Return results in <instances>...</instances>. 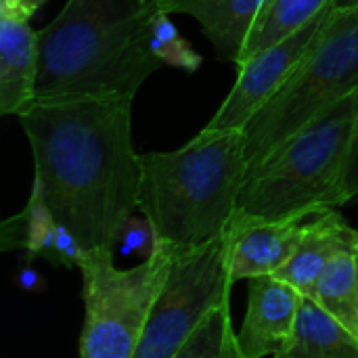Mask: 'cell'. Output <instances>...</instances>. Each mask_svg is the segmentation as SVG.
<instances>
[{"label":"cell","instance_id":"3957f363","mask_svg":"<svg viewBox=\"0 0 358 358\" xmlns=\"http://www.w3.org/2000/svg\"><path fill=\"white\" fill-rule=\"evenodd\" d=\"M243 130L203 128L174 151L141 153L138 212L159 243L187 250L222 237L248 176Z\"/></svg>","mask_w":358,"mask_h":358},{"label":"cell","instance_id":"7a4b0ae2","mask_svg":"<svg viewBox=\"0 0 358 358\" xmlns=\"http://www.w3.org/2000/svg\"><path fill=\"white\" fill-rule=\"evenodd\" d=\"M162 0H67L40 29L36 101L130 99L162 67L149 40Z\"/></svg>","mask_w":358,"mask_h":358},{"label":"cell","instance_id":"44dd1931","mask_svg":"<svg viewBox=\"0 0 358 358\" xmlns=\"http://www.w3.org/2000/svg\"><path fill=\"white\" fill-rule=\"evenodd\" d=\"M86 258V250L80 243V239L73 235L71 229H67L65 224L59 222L57 233H55V241L46 254V260H50L57 266H65V268H80L82 260Z\"/></svg>","mask_w":358,"mask_h":358},{"label":"cell","instance_id":"277c9868","mask_svg":"<svg viewBox=\"0 0 358 358\" xmlns=\"http://www.w3.org/2000/svg\"><path fill=\"white\" fill-rule=\"evenodd\" d=\"M357 111L355 90L262 162L250 166L237 214L264 220H308L348 203L344 174Z\"/></svg>","mask_w":358,"mask_h":358},{"label":"cell","instance_id":"ffe728a7","mask_svg":"<svg viewBox=\"0 0 358 358\" xmlns=\"http://www.w3.org/2000/svg\"><path fill=\"white\" fill-rule=\"evenodd\" d=\"M159 248L157 233L153 224L141 214V216H130L115 239V254L120 256H136L141 260L149 258L155 250Z\"/></svg>","mask_w":358,"mask_h":358},{"label":"cell","instance_id":"8992f818","mask_svg":"<svg viewBox=\"0 0 358 358\" xmlns=\"http://www.w3.org/2000/svg\"><path fill=\"white\" fill-rule=\"evenodd\" d=\"M170 262L172 248L164 243L132 268H117L113 252H86L78 268L84 300L80 358H134Z\"/></svg>","mask_w":358,"mask_h":358},{"label":"cell","instance_id":"30bf717a","mask_svg":"<svg viewBox=\"0 0 358 358\" xmlns=\"http://www.w3.org/2000/svg\"><path fill=\"white\" fill-rule=\"evenodd\" d=\"M302 294L275 275L250 281L248 310L237 342L245 358L279 355L294 334Z\"/></svg>","mask_w":358,"mask_h":358},{"label":"cell","instance_id":"603a6c76","mask_svg":"<svg viewBox=\"0 0 358 358\" xmlns=\"http://www.w3.org/2000/svg\"><path fill=\"white\" fill-rule=\"evenodd\" d=\"M17 285H19L23 292H27V294H36V292H40V289L44 287V281H42V275H40L36 268L23 266V268L19 271V275H17Z\"/></svg>","mask_w":358,"mask_h":358},{"label":"cell","instance_id":"2e32d148","mask_svg":"<svg viewBox=\"0 0 358 358\" xmlns=\"http://www.w3.org/2000/svg\"><path fill=\"white\" fill-rule=\"evenodd\" d=\"M331 6H336V0H268L248 38V44L243 48L239 63L294 36L296 31L313 23Z\"/></svg>","mask_w":358,"mask_h":358},{"label":"cell","instance_id":"5b68a950","mask_svg":"<svg viewBox=\"0 0 358 358\" xmlns=\"http://www.w3.org/2000/svg\"><path fill=\"white\" fill-rule=\"evenodd\" d=\"M355 90H358V4L334 6L296 73L245 126L250 166L262 162Z\"/></svg>","mask_w":358,"mask_h":358},{"label":"cell","instance_id":"e0dca14e","mask_svg":"<svg viewBox=\"0 0 358 358\" xmlns=\"http://www.w3.org/2000/svg\"><path fill=\"white\" fill-rule=\"evenodd\" d=\"M57 218L52 216L48 203L44 201L42 189L38 182H31V193L25 208L6 218L0 227V248L2 250H17L23 248L29 258L42 256L46 258L55 233H57Z\"/></svg>","mask_w":358,"mask_h":358},{"label":"cell","instance_id":"7c38bea8","mask_svg":"<svg viewBox=\"0 0 358 358\" xmlns=\"http://www.w3.org/2000/svg\"><path fill=\"white\" fill-rule=\"evenodd\" d=\"M266 0H162L168 15L193 17L222 61L239 63Z\"/></svg>","mask_w":358,"mask_h":358},{"label":"cell","instance_id":"9a60e30c","mask_svg":"<svg viewBox=\"0 0 358 358\" xmlns=\"http://www.w3.org/2000/svg\"><path fill=\"white\" fill-rule=\"evenodd\" d=\"M313 300L358 336V231L350 229L325 266Z\"/></svg>","mask_w":358,"mask_h":358},{"label":"cell","instance_id":"d4e9b609","mask_svg":"<svg viewBox=\"0 0 358 358\" xmlns=\"http://www.w3.org/2000/svg\"><path fill=\"white\" fill-rule=\"evenodd\" d=\"M266 2H268V0H266Z\"/></svg>","mask_w":358,"mask_h":358},{"label":"cell","instance_id":"52a82bcc","mask_svg":"<svg viewBox=\"0 0 358 358\" xmlns=\"http://www.w3.org/2000/svg\"><path fill=\"white\" fill-rule=\"evenodd\" d=\"M233 285L229 233L199 248H172L168 277L134 358L174 357L216 308L231 302Z\"/></svg>","mask_w":358,"mask_h":358},{"label":"cell","instance_id":"9c48e42d","mask_svg":"<svg viewBox=\"0 0 358 358\" xmlns=\"http://www.w3.org/2000/svg\"><path fill=\"white\" fill-rule=\"evenodd\" d=\"M46 0H0V113L19 117L36 103L40 31L31 17Z\"/></svg>","mask_w":358,"mask_h":358},{"label":"cell","instance_id":"ac0fdd59","mask_svg":"<svg viewBox=\"0 0 358 358\" xmlns=\"http://www.w3.org/2000/svg\"><path fill=\"white\" fill-rule=\"evenodd\" d=\"M172 358H245L231 319V302L216 308Z\"/></svg>","mask_w":358,"mask_h":358},{"label":"cell","instance_id":"4fadbf2b","mask_svg":"<svg viewBox=\"0 0 358 358\" xmlns=\"http://www.w3.org/2000/svg\"><path fill=\"white\" fill-rule=\"evenodd\" d=\"M350 229L352 227L342 218L338 210L308 218L292 258L275 277L289 283L304 298H313L319 277L323 275L338 248L344 243Z\"/></svg>","mask_w":358,"mask_h":358},{"label":"cell","instance_id":"7402d4cb","mask_svg":"<svg viewBox=\"0 0 358 358\" xmlns=\"http://www.w3.org/2000/svg\"><path fill=\"white\" fill-rule=\"evenodd\" d=\"M344 195H346V201L358 199V111L352 138H350V149H348L346 174H344Z\"/></svg>","mask_w":358,"mask_h":358},{"label":"cell","instance_id":"ba28073f","mask_svg":"<svg viewBox=\"0 0 358 358\" xmlns=\"http://www.w3.org/2000/svg\"><path fill=\"white\" fill-rule=\"evenodd\" d=\"M334 8V6H331ZM331 8L317 17L313 23L296 31L294 36L248 57L237 65V80L206 124L210 130H245L254 115L287 84L296 73L304 57L310 52L319 34L323 31Z\"/></svg>","mask_w":358,"mask_h":358},{"label":"cell","instance_id":"5bb4252c","mask_svg":"<svg viewBox=\"0 0 358 358\" xmlns=\"http://www.w3.org/2000/svg\"><path fill=\"white\" fill-rule=\"evenodd\" d=\"M273 358H358V336L313 298H302L294 334Z\"/></svg>","mask_w":358,"mask_h":358},{"label":"cell","instance_id":"d6986e66","mask_svg":"<svg viewBox=\"0 0 358 358\" xmlns=\"http://www.w3.org/2000/svg\"><path fill=\"white\" fill-rule=\"evenodd\" d=\"M151 52L155 55V59L164 65H172L185 71H197L203 63V57L191 46L189 40H185L178 31V27L174 25V21L170 19L168 13H159L153 21V31H151V40H149Z\"/></svg>","mask_w":358,"mask_h":358},{"label":"cell","instance_id":"cb8c5ba5","mask_svg":"<svg viewBox=\"0 0 358 358\" xmlns=\"http://www.w3.org/2000/svg\"><path fill=\"white\" fill-rule=\"evenodd\" d=\"M358 0H336V6H357Z\"/></svg>","mask_w":358,"mask_h":358},{"label":"cell","instance_id":"6da1fadb","mask_svg":"<svg viewBox=\"0 0 358 358\" xmlns=\"http://www.w3.org/2000/svg\"><path fill=\"white\" fill-rule=\"evenodd\" d=\"M130 99L36 101L17 120L57 222L86 252H113L122 224L138 212L141 153L132 141Z\"/></svg>","mask_w":358,"mask_h":358},{"label":"cell","instance_id":"8fae6325","mask_svg":"<svg viewBox=\"0 0 358 358\" xmlns=\"http://www.w3.org/2000/svg\"><path fill=\"white\" fill-rule=\"evenodd\" d=\"M306 220H264L235 214L229 227V266L233 281L277 275L292 258Z\"/></svg>","mask_w":358,"mask_h":358}]
</instances>
